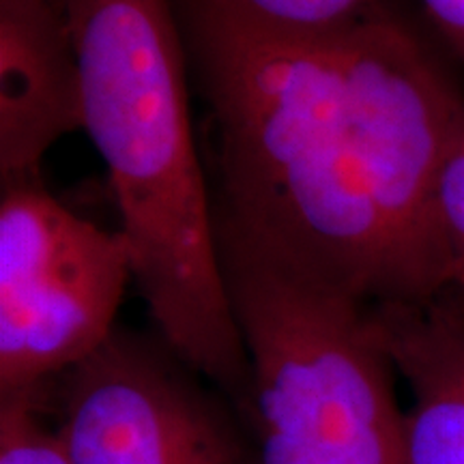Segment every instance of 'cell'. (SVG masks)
<instances>
[{"label": "cell", "instance_id": "8fae6325", "mask_svg": "<svg viewBox=\"0 0 464 464\" xmlns=\"http://www.w3.org/2000/svg\"><path fill=\"white\" fill-rule=\"evenodd\" d=\"M434 28L464 63V0H420Z\"/></svg>", "mask_w": 464, "mask_h": 464}, {"label": "cell", "instance_id": "7a4b0ae2", "mask_svg": "<svg viewBox=\"0 0 464 464\" xmlns=\"http://www.w3.org/2000/svg\"><path fill=\"white\" fill-rule=\"evenodd\" d=\"M67 24L82 73V131L106 164L138 295L160 340L247 421V353L170 0H69Z\"/></svg>", "mask_w": 464, "mask_h": 464}, {"label": "cell", "instance_id": "9c48e42d", "mask_svg": "<svg viewBox=\"0 0 464 464\" xmlns=\"http://www.w3.org/2000/svg\"><path fill=\"white\" fill-rule=\"evenodd\" d=\"M237 20L276 33H323L359 20L376 0H205Z\"/></svg>", "mask_w": 464, "mask_h": 464}, {"label": "cell", "instance_id": "3957f363", "mask_svg": "<svg viewBox=\"0 0 464 464\" xmlns=\"http://www.w3.org/2000/svg\"><path fill=\"white\" fill-rule=\"evenodd\" d=\"M260 464H409L372 304L219 235Z\"/></svg>", "mask_w": 464, "mask_h": 464}, {"label": "cell", "instance_id": "30bf717a", "mask_svg": "<svg viewBox=\"0 0 464 464\" xmlns=\"http://www.w3.org/2000/svg\"><path fill=\"white\" fill-rule=\"evenodd\" d=\"M432 228L445 288L464 304V119L440 166L432 202Z\"/></svg>", "mask_w": 464, "mask_h": 464}, {"label": "cell", "instance_id": "ba28073f", "mask_svg": "<svg viewBox=\"0 0 464 464\" xmlns=\"http://www.w3.org/2000/svg\"><path fill=\"white\" fill-rule=\"evenodd\" d=\"M48 385L0 396V464H69L52 420Z\"/></svg>", "mask_w": 464, "mask_h": 464}, {"label": "cell", "instance_id": "7c38bea8", "mask_svg": "<svg viewBox=\"0 0 464 464\" xmlns=\"http://www.w3.org/2000/svg\"><path fill=\"white\" fill-rule=\"evenodd\" d=\"M37 3H44V5H48V7L56 9L58 14L67 17V7H69V0H37Z\"/></svg>", "mask_w": 464, "mask_h": 464}, {"label": "cell", "instance_id": "277c9868", "mask_svg": "<svg viewBox=\"0 0 464 464\" xmlns=\"http://www.w3.org/2000/svg\"><path fill=\"white\" fill-rule=\"evenodd\" d=\"M131 280L121 230L102 228L39 179L0 196V396L56 381L116 329Z\"/></svg>", "mask_w": 464, "mask_h": 464}, {"label": "cell", "instance_id": "8992f818", "mask_svg": "<svg viewBox=\"0 0 464 464\" xmlns=\"http://www.w3.org/2000/svg\"><path fill=\"white\" fill-rule=\"evenodd\" d=\"M82 131V73L67 17L0 0V181L42 177L45 153Z\"/></svg>", "mask_w": 464, "mask_h": 464}, {"label": "cell", "instance_id": "52a82bcc", "mask_svg": "<svg viewBox=\"0 0 464 464\" xmlns=\"http://www.w3.org/2000/svg\"><path fill=\"white\" fill-rule=\"evenodd\" d=\"M372 318L411 393L409 464H464V304L445 290L415 304H372Z\"/></svg>", "mask_w": 464, "mask_h": 464}, {"label": "cell", "instance_id": "5b68a950", "mask_svg": "<svg viewBox=\"0 0 464 464\" xmlns=\"http://www.w3.org/2000/svg\"><path fill=\"white\" fill-rule=\"evenodd\" d=\"M69 464H260L246 417L161 340L116 327L48 385Z\"/></svg>", "mask_w": 464, "mask_h": 464}, {"label": "cell", "instance_id": "6da1fadb", "mask_svg": "<svg viewBox=\"0 0 464 464\" xmlns=\"http://www.w3.org/2000/svg\"><path fill=\"white\" fill-rule=\"evenodd\" d=\"M191 80L208 108L218 232L357 295L445 293L437 179L464 92L381 9L323 33H276L188 0Z\"/></svg>", "mask_w": 464, "mask_h": 464}]
</instances>
